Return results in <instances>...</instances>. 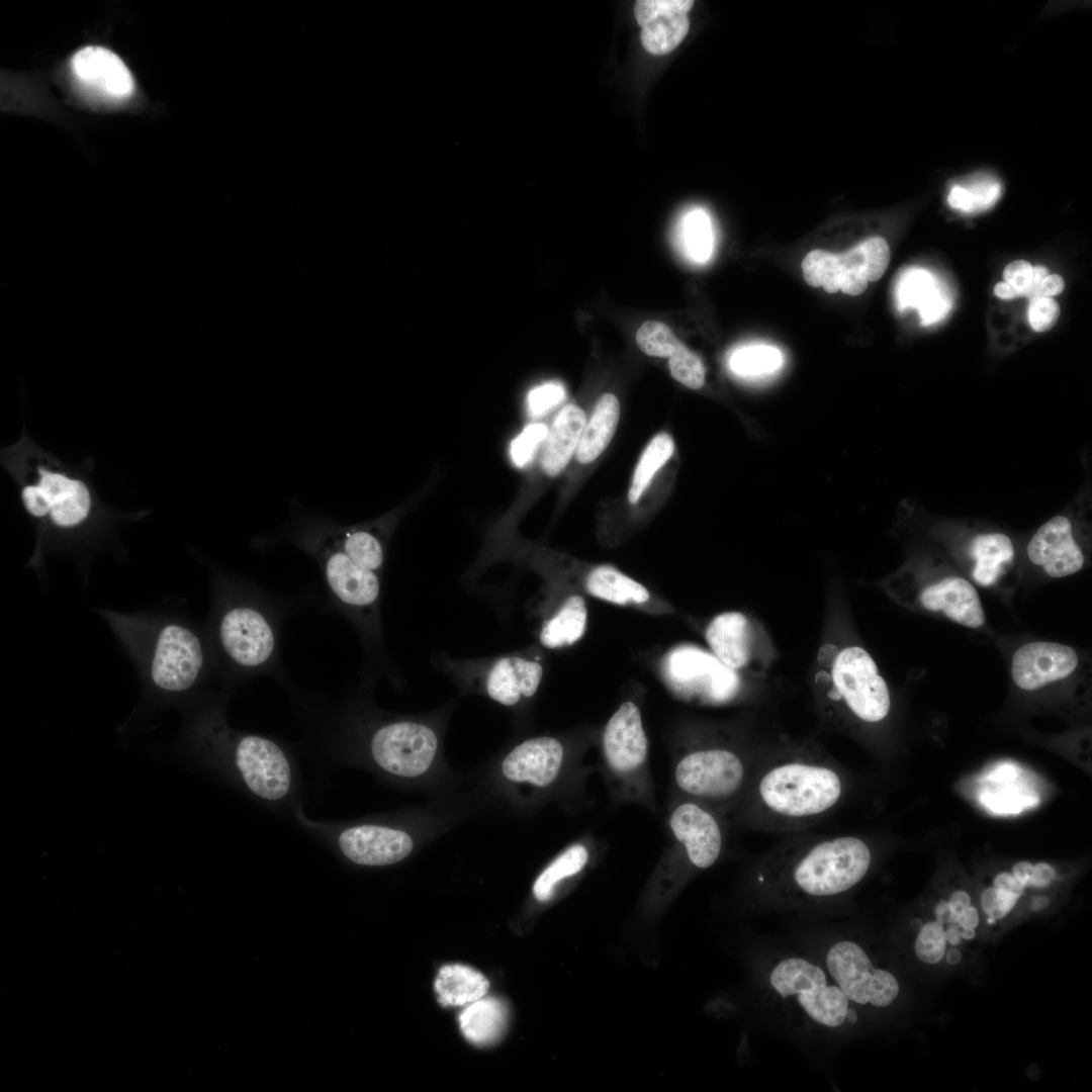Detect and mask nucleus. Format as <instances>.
<instances>
[{
  "label": "nucleus",
  "mask_w": 1092,
  "mask_h": 1092,
  "mask_svg": "<svg viewBox=\"0 0 1092 1092\" xmlns=\"http://www.w3.org/2000/svg\"><path fill=\"white\" fill-rule=\"evenodd\" d=\"M674 451V442L665 432L655 435L645 447L635 467L628 500L634 505L639 502L655 474L662 468Z\"/></svg>",
  "instance_id": "obj_36"
},
{
  "label": "nucleus",
  "mask_w": 1092,
  "mask_h": 1092,
  "mask_svg": "<svg viewBox=\"0 0 1092 1092\" xmlns=\"http://www.w3.org/2000/svg\"><path fill=\"white\" fill-rule=\"evenodd\" d=\"M712 653L727 667L742 671L750 668L762 676L770 661V643L761 626L741 612L729 611L715 616L705 630Z\"/></svg>",
  "instance_id": "obj_16"
},
{
  "label": "nucleus",
  "mask_w": 1092,
  "mask_h": 1092,
  "mask_svg": "<svg viewBox=\"0 0 1092 1092\" xmlns=\"http://www.w3.org/2000/svg\"><path fill=\"white\" fill-rule=\"evenodd\" d=\"M343 855L354 863L383 867L404 859L413 850L408 833L397 828L361 824L343 829L337 836Z\"/></svg>",
  "instance_id": "obj_18"
},
{
  "label": "nucleus",
  "mask_w": 1092,
  "mask_h": 1092,
  "mask_svg": "<svg viewBox=\"0 0 1092 1092\" xmlns=\"http://www.w3.org/2000/svg\"><path fill=\"white\" fill-rule=\"evenodd\" d=\"M543 667L518 655L502 656L487 665L483 682L486 695L504 706L533 697L542 680Z\"/></svg>",
  "instance_id": "obj_25"
},
{
  "label": "nucleus",
  "mask_w": 1092,
  "mask_h": 1092,
  "mask_svg": "<svg viewBox=\"0 0 1092 1092\" xmlns=\"http://www.w3.org/2000/svg\"><path fill=\"white\" fill-rule=\"evenodd\" d=\"M488 980L471 967L453 964L443 966L435 980L438 1002L444 1006H464L485 996Z\"/></svg>",
  "instance_id": "obj_31"
},
{
  "label": "nucleus",
  "mask_w": 1092,
  "mask_h": 1092,
  "mask_svg": "<svg viewBox=\"0 0 1092 1092\" xmlns=\"http://www.w3.org/2000/svg\"><path fill=\"white\" fill-rule=\"evenodd\" d=\"M636 343L646 355L669 358L682 344L664 323L646 321L636 332Z\"/></svg>",
  "instance_id": "obj_40"
},
{
  "label": "nucleus",
  "mask_w": 1092,
  "mask_h": 1092,
  "mask_svg": "<svg viewBox=\"0 0 1092 1092\" xmlns=\"http://www.w3.org/2000/svg\"><path fill=\"white\" fill-rule=\"evenodd\" d=\"M504 537H505V536H504ZM502 540H503V539H502ZM502 540H500V541H502ZM497 543H498V542H497ZM497 543H496V544H497ZM496 544H495V545H496ZM493 546H494V545H493ZM493 546H492V547H493ZM490 548H491V547H490ZM490 548H488V549H490ZM488 549H486V550H488ZM486 550H483V551H486Z\"/></svg>",
  "instance_id": "obj_51"
},
{
  "label": "nucleus",
  "mask_w": 1092,
  "mask_h": 1092,
  "mask_svg": "<svg viewBox=\"0 0 1092 1092\" xmlns=\"http://www.w3.org/2000/svg\"><path fill=\"white\" fill-rule=\"evenodd\" d=\"M994 293L997 297L1005 300L1019 297L1016 290L1004 281L998 282L994 286Z\"/></svg>",
  "instance_id": "obj_50"
},
{
  "label": "nucleus",
  "mask_w": 1092,
  "mask_h": 1092,
  "mask_svg": "<svg viewBox=\"0 0 1092 1092\" xmlns=\"http://www.w3.org/2000/svg\"><path fill=\"white\" fill-rule=\"evenodd\" d=\"M1078 665L1075 650L1065 644L1035 641L1019 647L1011 664L1014 684L1034 691L1071 675Z\"/></svg>",
  "instance_id": "obj_21"
},
{
  "label": "nucleus",
  "mask_w": 1092,
  "mask_h": 1092,
  "mask_svg": "<svg viewBox=\"0 0 1092 1092\" xmlns=\"http://www.w3.org/2000/svg\"><path fill=\"white\" fill-rule=\"evenodd\" d=\"M586 592L595 598L616 605H640L650 594L637 580L610 565L595 567L585 579Z\"/></svg>",
  "instance_id": "obj_34"
},
{
  "label": "nucleus",
  "mask_w": 1092,
  "mask_h": 1092,
  "mask_svg": "<svg viewBox=\"0 0 1092 1092\" xmlns=\"http://www.w3.org/2000/svg\"><path fill=\"white\" fill-rule=\"evenodd\" d=\"M603 755L611 774L626 785L645 775L648 740L637 705L624 702L609 719L602 739Z\"/></svg>",
  "instance_id": "obj_17"
},
{
  "label": "nucleus",
  "mask_w": 1092,
  "mask_h": 1092,
  "mask_svg": "<svg viewBox=\"0 0 1092 1092\" xmlns=\"http://www.w3.org/2000/svg\"><path fill=\"white\" fill-rule=\"evenodd\" d=\"M981 910L967 890L937 900L929 914L915 915L905 932L906 946L919 965L951 968L965 962L983 936Z\"/></svg>",
  "instance_id": "obj_10"
},
{
  "label": "nucleus",
  "mask_w": 1092,
  "mask_h": 1092,
  "mask_svg": "<svg viewBox=\"0 0 1092 1092\" xmlns=\"http://www.w3.org/2000/svg\"><path fill=\"white\" fill-rule=\"evenodd\" d=\"M438 748L434 730L414 721H392L377 727L369 750L384 771L399 778H418L433 763Z\"/></svg>",
  "instance_id": "obj_15"
},
{
  "label": "nucleus",
  "mask_w": 1092,
  "mask_h": 1092,
  "mask_svg": "<svg viewBox=\"0 0 1092 1092\" xmlns=\"http://www.w3.org/2000/svg\"><path fill=\"white\" fill-rule=\"evenodd\" d=\"M1032 871H1033V864L1031 862L1026 861V860H1021V861L1016 862L1013 866L1011 873L1014 875V877L1020 883H1022L1023 885L1033 889L1030 886V878H1031V875H1032Z\"/></svg>",
  "instance_id": "obj_49"
},
{
  "label": "nucleus",
  "mask_w": 1092,
  "mask_h": 1092,
  "mask_svg": "<svg viewBox=\"0 0 1092 1092\" xmlns=\"http://www.w3.org/2000/svg\"><path fill=\"white\" fill-rule=\"evenodd\" d=\"M563 759L564 747L558 739L533 737L516 745L506 755L502 774L511 782L544 788L557 779Z\"/></svg>",
  "instance_id": "obj_24"
},
{
  "label": "nucleus",
  "mask_w": 1092,
  "mask_h": 1092,
  "mask_svg": "<svg viewBox=\"0 0 1092 1092\" xmlns=\"http://www.w3.org/2000/svg\"><path fill=\"white\" fill-rule=\"evenodd\" d=\"M548 429L543 423H533L515 438L511 445V457L516 466L523 467L532 460L538 448L545 442Z\"/></svg>",
  "instance_id": "obj_42"
},
{
  "label": "nucleus",
  "mask_w": 1092,
  "mask_h": 1092,
  "mask_svg": "<svg viewBox=\"0 0 1092 1092\" xmlns=\"http://www.w3.org/2000/svg\"><path fill=\"white\" fill-rule=\"evenodd\" d=\"M921 605L931 612H942L963 626L977 629L985 623V613L974 585L961 576H947L920 593Z\"/></svg>",
  "instance_id": "obj_26"
},
{
  "label": "nucleus",
  "mask_w": 1092,
  "mask_h": 1092,
  "mask_svg": "<svg viewBox=\"0 0 1092 1092\" xmlns=\"http://www.w3.org/2000/svg\"><path fill=\"white\" fill-rule=\"evenodd\" d=\"M783 364L781 351L772 346L750 344L735 349L729 357V367L742 377H759L777 371Z\"/></svg>",
  "instance_id": "obj_38"
},
{
  "label": "nucleus",
  "mask_w": 1092,
  "mask_h": 1092,
  "mask_svg": "<svg viewBox=\"0 0 1092 1092\" xmlns=\"http://www.w3.org/2000/svg\"><path fill=\"white\" fill-rule=\"evenodd\" d=\"M693 5L692 0L636 1L634 15L645 51L655 56L673 51L689 32L688 14Z\"/></svg>",
  "instance_id": "obj_20"
},
{
  "label": "nucleus",
  "mask_w": 1092,
  "mask_h": 1092,
  "mask_svg": "<svg viewBox=\"0 0 1092 1092\" xmlns=\"http://www.w3.org/2000/svg\"><path fill=\"white\" fill-rule=\"evenodd\" d=\"M1060 312L1058 302L1052 297H1035L1030 299L1028 321L1035 332H1045L1056 325Z\"/></svg>",
  "instance_id": "obj_44"
},
{
  "label": "nucleus",
  "mask_w": 1092,
  "mask_h": 1092,
  "mask_svg": "<svg viewBox=\"0 0 1092 1092\" xmlns=\"http://www.w3.org/2000/svg\"><path fill=\"white\" fill-rule=\"evenodd\" d=\"M211 713L197 719L191 746L201 761L237 781L258 799L278 803L293 790V767L285 749L275 740L231 729Z\"/></svg>",
  "instance_id": "obj_8"
},
{
  "label": "nucleus",
  "mask_w": 1092,
  "mask_h": 1092,
  "mask_svg": "<svg viewBox=\"0 0 1092 1092\" xmlns=\"http://www.w3.org/2000/svg\"><path fill=\"white\" fill-rule=\"evenodd\" d=\"M853 787L851 771L819 741L775 732L732 815L760 833L808 831L843 808Z\"/></svg>",
  "instance_id": "obj_2"
},
{
  "label": "nucleus",
  "mask_w": 1092,
  "mask_h": 1092,
  "mask_svg": "<svg viewBox=\"0 0 1092 1092\" xmlns=\"http://www.w3.org/2000/svg\"><path fill=\"white\" fill-rule=\"evenodd\" d=\"M1065 287V281L1059 274H1049L1038 287V297H1052L1060 294Z\"/></svg>",
  "instance_id": "obj_48"
},
{
  "label": "nucleus",
  "mask_w": 1092,
  "mask_h": 1092,
  "mask_svg": "<svg viewBox=\"0 0 1092 1092\" xmlns=\"http://www.w3.org/2000/svg\"><path fill=\"white\" fill-rule=\"evenodd\" d=\"M1000 182L980 174L953 184L947 195L948 205L962 213H977L992 207L1001 195Z\"/></svg>",
  "instance_id": "obj_35"
},
{
  "label": "nucleus",
  "mask_w": 1092,
  "mask_h": 1092,
  "mask_svg": "<svg viewBox=\"0 0 1092 1092\" xmlns=\"http://www.w3.org/2000/svg\"><path fill=\"white\" fill-rule=\"evenodd\" d=\"M680 239L688 257L695 262L707 261L714 246V233L711 219L701 208L693 209L682 219Z\"/></svg>",
  "instance_id": "obj_39"
},
{
  "label": "nucleus",
  "mask_w": 1092,
  "mask_h": 1092,
  "mask_svg": "<svg viewBox=\"0 0 1092 1092\" xmlns=\"http://www.w3.org/2000/svg\"><path fill=\"white\" fill-rule=\"evenodd\" d=\"M288 539L317 562L339 607L357 621L376 620L379 573L359 565L341 548L333 534L331 519L303 515L291 526Z\"/></svg>",
  "instance_id": "obj_9"
},
{
  "label": "nucleus",
  "mask_w": 1092,
  "mask_h": 1092,
  "mask_svg": "<svg viewBox=\"0 0 1092 1092\" xmlns=\"http://www.w3.org/2000/svg\"><path fill=\"white\" fill-rule=\"evenodd\" d=\"M1029 560L1045 574L1060 578L1080 571L1085 555L1074 536L1072 520L1057 515L1041 525L1027 544Z\"/></svg>",
  "instance_id": "obj_19"
},
{
  "label": "nucleus",
  "mask_w": 1092,
  "mask_h": 1092,
  "mask_svg": "<svg viewBox=\"0 0 1092 1092\" xmlns=\"http://www.w3.org/2000/svg\"><path fill=\"white\" fill-rule=\"evenodd\" d=\"M77 82L88 92L109 100H122L134 91L133 78L113 52L97 46L85 47L71 59Z\"/></svg>",
  "instance_id": "obj_23"
},
{
  "label": "nucleus",
  "mask_w": 1092,
  "mask_h": 1092,
  "mask_svg": "<svg viewBox=\"0 0 1092 1092\" xmlns=\"http://www.w3.org/2000/svg\"><path fill=\"white\" fill-rule=\"evenodd\" d=\"M898 301L902 308H918L923 325L937 322L949 307L930 274L922 269H914L904 275L898 286Z\"/></svg>",
  "instance_id": "obj_32"
},
{
  "label": "nucleus",
  "mask_w": 1092,
  "mask_h": 1092,
  "mask_svg": "<svg viewBox=\"0 0 1092 1092\" xmlns=\"http://www.w3.org/2000/svg\"><path fill=\"white\" fill-rule=\"evenodd\" d=\"M619 418L620 402L617 396L613 393L603 394L585 422L575 452L579 464H589L604 452L614 436Z\"/></svg>",
  "instance_id": "obj_28"
},
{
  "label": "nucleus",
  "mask_w": 1092,
  "mask_h": 1092,
  "mask_svg": "<svg viewBox=\"0 0 1092 1092\" xmlns=\"http://www.w3.org/2000/svg\"><path fill=\"white\" fill-rule=\"evenodd\" d=\"M587 622V609L584 599L579 595L569 596L544 622L540 634V643L555 649L570 646L584 634Z\"/></svg>",
  "instance_id": "obj_33"
},
{
  "label": "nucleus",
  "mask_w": 1092,
  "mask_h": 1092,
  "mask_svg": "<svg viewBox=\"0 0 1092 1092\" xmlns=\"http://www.w3.org/2000/svg\"><path fill=\"white\" fill-rule=\"evenodd\" d=\"M969 553L974 561L973 579L980 585L989 586L997 581L1004 566L1013 560L1015 549L1004 533H981L972 540Z\"/></svg>",
  "instance_id": "obj_30"
},
{
  "label": "nucleus",
  "mask_w": 1092,
  "mask_h": 1092,
  "mask_svg": "<svg viewBox=\"0 0 1092 1092\" xmlns=\"http://www.w3.org/2000/svg\"><path fill=\"white\" fill-rule=\"evenodd\" d=\"M812 693L820 723L856 737L891 711L889 688L871 654L855 644L826 642L815 659Z\"/></svg>",
  "instance_id": "obj_5"
},
{
  "label": "nucleus",
  "mask_w": 1092,
  "mask_h": 1092,
  "mask_svg": "<svg viewBox=\"0 0 1092 1092\" xmlns=\"http://www.w3.org/2000/svg\"><path fill=\"white\" fill-rule=\"evenodd\" d=\"M664 672L674 689L707 704H726L741 692L739 673L713 653L696 646H679L666 656Z\"/></svg>",
  "instance_id": "obj_14"
},
{
  "label": "nucleus",
  "mask_w": 1092,
  "mask_h": 1092,
  "mask_svg": "<svg viewBox=\"0 0 1092 1092\" xmlns=\"http://www.w3.org/2000/svg\"><path fill=\"white\" fill-rule=\"evenodd\" d=\"M772 734L752 718L740 727L702 729L674 761L676 789L724 816L732 814Z\"/></svg>",
  "instance_id": "obj_4"
},
{
  "label": "nucleus",
  "mask_w": 1092,
  "mask_h": 1092,
  "mask_svg": "<svg viewBox=\"0 0 1092 1092\" xmlns=\"http://www.w3.org/2000/svg\"><path fill=\"white\" fill-rule=\"evenodd\" d=\"M586 422L583 410L575 404L564 405L555 416L540 459V472L555 477L568 465L576 452Z\"/></svg>",
  "instance_id": "obj_27"
},
{
  "label": "nucleus",
  "mask_w": 1092,
  "mask_h": 1092,
  "mask_svg": "<svg viewBox=\"0 0 1092 1092\" xmlns=\"http://www.w3.org/2000/svg\"><path fill=\"white\" fill-rule=\"evenodd\" d=\"M216 636L223 655L241 673L258 674L275 668L279 648L277 620L253 594L247 592V596L223 609Z\"/></svg>",
  "instance_id": "obj_11"
},
{
  "label": "nucleus",
  "mask_w": 1092,
  "mask_h": 1092,
  "mask_svg": "<svg viewBox=\"0 0 1092 1092\" xmlns=\"http://www.w3.org/2000/svg\"><path fill=\"white\" fill-rule=\"evenodd\" d=\"M589 852L582 843H575L562 851L538 876L533 885V894L540 902L549 900L556 885L563 879L578 874L587 863Z\"/></svg>",
  "instance_id": "obj_37"
},
{
  "label": "nucleus",
  "mask_w": 1092,
  "mask_h": 1092,
  "mask_svg": "<svg viewBox=\"0 0 1092 1092\" xmlns=\"http://www.w3.org/2000/svg\"><path fill=\"white\" fill-rule=\"evenodd\" d=\"M760 942L755 983L762 1016L804 1048L830 1050L858 1034L868 1020L803 947Z\"/></svg>",
  "instance_id": "obj_3"
},
{
  "label": "nucleus",
  "mask_w": 1092,
  "mask_h": 1092,
  "mask_svg": "<svg viewBox=\"0 0 1092 1092\" xmlns=\"http://www.w3.org/2000/svg\"><path fill=\"white\" fill-rule=\"evenodd\" d=\"M1056 880V870L1048 862L1033 864L1030 886L1036 890L1048 889Z\"/></svg>",
  "instance_id": "obj_47"
},
{
  "label": "nucleus",
  "mask_w": 1092,
  "mask_h": 1092,
  "mask_svg": "<svg viewBox=\"0 0 1092 1092\" xmlns=\"http://www.w3.org/2000/svg\"><path fill=\"white\" fill-rule=\"evenodd\" d=\"M20 502L37 523L61 532L84 527L99 511L100 500L84 471L69 467L29 439L5 452Z\"/></svg>",
  "instance_id": "obj_6"
},
{
  "label": "nucleus",
  "mask_w": 1092,
  "mask_h": 1092,
  "mask_svg": "<svg viewBox=\"0 0 1092 1092\" xmlns=\"http://www.w3.org/2000/svg\"><path fill=\"white\" fill-rule=\"evenodd\" d=\"M206 664L200 636L181 623L165 624L152 652L150 677L153 687L166 697H179L199 681Z\"/></svg>",
  "instance_id": "obj_13"
},
{
  "label": "nucleus",
  "mask_w": 1092,
  "mask_h": 1092,
  "mask_svg": "<svg viewBox=\"0 0 1092 1092\" xmlns=\"http://www.w3.org/2000/svg\"><path fill=\"white\" fill-rule=\"evenodd\" d=\"M565 397L564 386L556 381H549L532 388L526 399L528 414L540 418L558 405Z\"/></svg>",
  "instance_id": "obj_43"
},
{
  "label": "nucleus",
  "mask_w": 1092,
  "mask_h": 1092,
  "mask_svg": "<svg viewBox=\"0 0 1092 1092\" xmlns=\"http://www.w3.org/2000/svg\"><path fill=\"white\" fill-rule=\"evenodd\" d=\"M508 1023V1007L497 998H480L468 1004L459 1015L463 1035L476 1045L498 1040Z\"/></svg>",
  "instance_id": "obj_29"
},
{
  "label": "nucleus",
  "mask_w": 1092,
  "mask_h": 1092,
  "mask_svg": "<svg viewBox=\"0 0 1092 1092\" xmlns=\"http://www.w3.org/2000/svg\"><path fill=\"white\" fill-rule=\"evenodd\" d=\"M890 258L887 241L872 237L842 253L812 250L801 266L808 285L822 287L828 293L841 291L855 296L866 291L870 281L884 275Z\"/></svg>",
  "instance_id": "obj_12"
},
{
  "label": "nucleus",
  "mask_w": 1092,
  "mask_h": 1092,
  "mask_svg": "<svg viewBox=\"0 0 1092 1092\" xmlns=\"http://www.w3.org/2000/svg\"><path fill=\"white\" fill-rule=\"evenodd\" d=\"M796 944L812 953L835 985L868 1020L897 1007L903 985L868 941L845 923L808 924Z\"/></svg>",
  "instance_id": "obj_7"
},
{
  "label": "nucleus",
  "mask_w": 1092,
  "mask_h": 1092,
  "mask_svg": "<svg viewBox=\"0 0 1092 1092\" xmlns=\"http://www.w3.org/2000/svg\"><path fill=\"white\" fill-rule=\"evenodd\" d=\"M874 863L870 843L855 834L784 835L755 856L744 881L750 908L808 921L845 915Z\"/></svg>",
  "instance_id": "obj_1"
},
{
  "label": "nucleus",
  "mask_w": 1092,
  "mask_h": 1092,
  "mask_svg": "<svg viewBox=\"0 0 1092 1092\" xmlns=\"http://www.w3.org/2000/svg\"><path fill=\"white\" fill-rule=\"evenodd\" d=\"M671 376L691 389H699L705 383V367L700 357L681 344L668 358Z\"/></svg>",
  "instance_id": "obj_41"
},
{
  "label": "nucleus",
  "mask_w": 1092,
  "mask_h": 1092,
  "mask_svg": "<svg viewBox=\"0 0 1092 1092\" xmlns=\"http://www.w3.org/2000/svg\"><path fill=\"white\" fill-rule=\"evenodd\" d=\"M1004 282L1012 286L1019 297H1027L1032 285V266L1027 261L1016 260L1003 271Z\"/></svg>",
  "instance_id": "obj_45"
},
{
  "label": "nucleus",
  "mask_w": 1092,
  "mask_h": 1092,
  "mask_svg": "<svg viewBox=\"0 0 1092 1092\" xmlns=\"http://www.w3.org/2000/svg\"><path fill=\"white\" fill-rule=\"evenodd\" d=\"M407 509L405 503L376 519L355 525H341L331 520L332 531L341 548L356 563L380 573L389 539Z\"/></svg>",
  "instance_id": "obj_22"
},
{
  "label": "nucleus",
  "mask_w": 1092,
  "mask_h": 1092,
  "mask_svg": "<svg viewBox=\"0 0 1092 1092\" xmlns=\"http://www.w3.org/2000/svg\"><path fill=\"white\" fill-rule=\"evenodd\" d=\"M991 886L1009 894L1017 901V903L1023 896L1024 891L1029 888L1020 883L1011 872H1001L997 874L993 879Z\"/></svg>",
  "instance_id": "obj_46"
}]
</instances>
